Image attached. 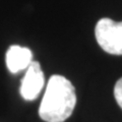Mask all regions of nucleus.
Masks as SVG:
<instances>
[{
    "label": "nucleus",
    "instance_id": "nucleus-1",
    "mask_svg": "<svg viewBox=\"0 0 122 122\" xmlns=\"http://www.w3.org/2000/svg\"><path fill=\"white\" fill-rule=\"evenodd\" d=\"M75 104L76 95L72 83L64 76L54 74L48 81L39 115L46 122H63L70 117Z\"/></svg>",
    "mask_w": 122,
    "mask_h": 122
},
{
    "label": "nucleus",
    "instance_id": "nucleus-2",
    "mask_svg": "<svg viewBox=\"0 0 122 122\" xmlns=\"http://www.w3.org/2000/svg\"><path fill=\"white\" fill-rule=\"evenodd\" d=\"M95 35L98 44L105 52L122 55V21L101 18L96 25Z\"/></svg>",
    "mask_w": 122,
    "mask_h": 122
},
{
    "label": "nucleus",
    "instance_id": "nucleus-3",
    "mask_svg": "<svg viewBox=\"0 0 122 122\" xmlns=\"http://www.w3.org/2000/svg\"><path fill=\"white\" fill-rule=\"evenodd\" d=\"M45 78L38 61H32L26 68V72L21 79L20 95L26 101H32L39 96L44 86Z\"/></svg>",
    "mask_w": 122,
    "mask_h": 122
},
{
    "label": "nucleus",
    "instance_id": "nucleus-4",
    "mask_svg": "<svg viewBox=\"0 0 122 122\" xmlns=\"http://www.w3.org/2000/svg\"><path fill=\"white\" fill-rule=\"evenodd\" d=\"M5 59L8 70L12 73H16L28 68L33 61V53L26 47L13 45L7 50Z\"/></svg>",
    "mask_w": 122,
    "mask_h": 122
},
{
    "label": "nucleus",
    "instance_id": "nucleus-5",
    "mask_svg": "<svg viewBox=\"0 0 122 122\" xmlns=\"http://www.w3.org/2000/svg\"><path fill=\"white\" fill-rule=\"evenodd\" d=\"M114 97H115V100L118 103V105L122 109V77L115 85V87H114Z\"/></svg>",
    "mask_w": 122,
    "mask_h": 122
}]
</instances>
